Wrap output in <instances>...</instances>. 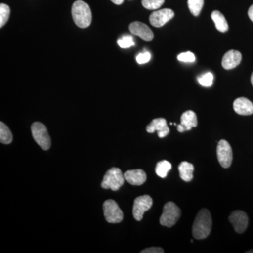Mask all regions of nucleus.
<instances>
[{"instance_id":"4be33fe9","label":"nucleus","mask_w":253,"mask_h":253,"mask_svg":"<svg viewBox=\"0 0 253 253\" xmlns=\"http://www.w3.org/2000/svg\"><path fill=\"white\" fill-rule=\"evenodd\" d=\"M10 8L7 4L1 3L0 4V28H2L9 20Z\"/></svg>"},{"instance_id":"a211bd4d","label":"nucleus","mask_w":253,"mask_h":253,"mask_svg":"<svg viewBox=\"0 0 253 253\" xmlns=\"http://www.w3.org/2000/svg\"><path fill=\"white\" fill-rule=\"evenodd\" d=\"M211 18L215 24V27L217 31L221 33H226L229 30V25L226 21L224 15L221 14L220 11H214L211 14Z\"/></svg>"},{"instance_id":"c85d7f7f","label":"nucleus","mask_w":253,"mask_h":253,"mask_svg":"<svg viewBox=\"0 0 253 253\" xmlns=\"http://www.w3.org/2000/svg\"><path fill=\"white\" fill-rule=\"evenodd\" d=\"M248 14H249L250 19H251V21H252L253 22V4L252 6H251V7L249 8Z\"/></svg>"},{"instance_id":"20e7f679","label":"nucleus","mask_w":253,"mask_h":253,"mask_svg":"<svg viewBox=\"0 0 253 253\" xmlns=\"http://www.w3.org/2000/svg\"><path fill=\"white\" fill-rule=\"evenodd\" d=\"M181 217V210L174 203L168 202L163 208L162 215L160 218V224L167 227H172Z\"/></svg>"},{"instance_id":"7c9ffc66","label":"nucleus","mask_w":253,"mask_h":253,"mask_svg":"<svg viewBox=\"0 0 253 253\" xmlns=\"http://www.w3.org/2000/svg\"><path fill=\"white\" fill-rule=\"evenodd\" d=\"M251 83H252V84L253 86V72L252 73V76H251Z\"/></svg>"},{"instance_id":"f3484780","label":"nucleus","mask_w":253,"mask_h":253,"mask_svg":"<svg viewBox=\"0 0 253 253\" xmlns=\"http://www.w3.org/2000/svg\"><path fill=\"white\" fill-rule=\"evenodd\" d=\"M178 169L179 171V175L183 181L189 182L192 180L194 178L193 173H194V167L191 163L183 161L179 164Z\"/></svg>"},{"instance_id":"f257e3e1","label":"nucleus","mask_w":253,"mask_h":253,"mask_svg":"<svg viewBox=\"0 0 253 253\" xmlns=\"http://www.w3.org/2000/svg\"><path fill=\"white\" fill-rule=\"evenodd\" d=\"M212 217L208 209L201 210L196 215L193 224L192 234L195 239H206L212 229Z\"/></svg>"},{"instance_id":"7ed1b4c3","label":"nucleus","mask_w":253,"mask_h":253,"mask_svg":"<svg viewBox=\"0 0 253 253\" xmlns=\"http://www.w3.org/2000/svg\"><path fill=\"white\" fill-rule=\"evenodd\" d=\"M125 176L121 169L112 168L106 173L101 182V187L105 189L118 191L124 184Z\"/></svg>"},{"instance_id":"412c9836","label":"nucleus","mask_w":253,"mask_h":253,"mask_svg":"<svg viewBox=\"0 0 253 253\" xmlns=\"http://www.w3.org/2000/svg\"><path fill=\"white\" fill-rule=\"evenodd\" d=\"M204 4V0H188L190 11L195 16H199Z\"/></svg>"},{"instance_id":"2eb2a0df","label":"nucleus","mask_w":253,"mask_h":253,"mask_svg":"<svg viewBox=\"0 0 253 253\" xmlns=\"http://www.w3.org/2000/svg\"><path fill=\"white\" fill-rule=\"evenodd\" d=\"M125 179L129 184L134 186H140L146 181V174L142 169H131L124 174Z\"/></svg>"},{"instance_id":"b1692460","label":"nucleus","mask_w":253,"mask_h":253,"mask_svg":"<svg viewBox=\"0 0 253 253\" xmlns=\"http://www.w3.org/2000/svg\"><path fill=\"white\" fill-rule=\"evenodd\" d=\"M117 43L120 47L123 48V49H127V48L134 46V44H135L132 36H128V35L127 36H123L122 38L118 39Z\"/></svg>"},{"instance_id":"0eeeda50","label":"nucleus","mask_w":253,"mask_h":253,"mask_svg":"<svg viewBox=\"0 0 253 253\" xmlns=\"http://www.w3.org/2000/svg\"><path fill=\"white\" fill-rule=\"evenodd\" d=\"M217 155L218 161L221 167H230L233 161V152L231 145L227 141L221 139L218 142Z\"/></svg>"},{"instance_id":"f03ea898","label":"nucleus","mask_w":253,"mask_h":253,"mask_svg":"<svg viewBox=\"0 0 253 253\" xmlns=\"http://www.w3.org/2000/svg\"><path fill=\"white\" fill-rule=\"evenodd\" d=\"M72 16L76 26L86 28L90 26L92 15L89 5L82 0H78L72 6Z\"/></svg>"},{"instance_id":"6e6552de","label":"nucleus","mask_w":253,"mask_h":253,"mask_svg":"<svg viewBox=\"0 0 253 253\" xmlns=\"http://www.w3.org/2000/svg\"><path fill=\"white\" fill-rule=\"evenodd\" d=\"M153 199L149 195L139 196L134 200L132 213L136 221H141L144 213L152 207Z\"/></svg>"},{"instance_id":"6ab92c4d","label":"nucleus","mask_w":253,"mask_h":253,"mask_svg":"<svg viewBox=\"0 0 253 253\" xmlns=\"http://www.w3.org/2000/svg\"><path fill=\"white\" fill-rule=\"evenodd\" d=\"M12 141L13 135L9 127L4 123H0V141L1 144H9Z\"/></svg>"},{"instance_id":"a878e982","label":"nucleus","mask_w":253,"mask_h":253,"mask_svg":"<svg viewBox=\"0 0 253 253\" xmlns=\"http://www.w3.org/2000/svg\"><path fill=\"white\" fill-rule=\"evenodd\" d=\"M177 59L181 62L193 63L196 61V56L191 51H187L178 55Z\"/></svg>"},{"instance_id":"423d86ee","label":"nucleus","mask_w":253,"mask_h":253,"mask_svg":"<svg viewBox=\"0 0 253 253\" xmlns=\"http://www.w3.org/2000/svg\"><path fill=\"white\" fill-rule=\"evenodd\" d=\"M106 220L111 224L121 222L123 220V212L117 203L112 199L106 200L103 205Z\"/></svg>"},{"instance_id":"4468645a","label":"nucleus","mask_w":253,"mask_h":253,"mask_svg":"<svg viewBox=\"0 0 253 253\" xmlns=\"http://www.w3.org/2000/svg\"><path fill=\"white\" fill-rule=\"evenodd\" d=\"M242 55L236 50H230L223 56L221 66L226 70H231L237 67L241 62Z\"/></svg>"},{"instance_id":"cd10ccee","label":"nucleus","mask_w":253,"mask_h":253,"mask_svg":"<svg viewBox=\"0 0 253 253\" xmlns=\"http://www.w3.org/2000/svg\"><path fill=\"white\" fill-rule=\"evenodd\" d=\"M141 253H163L164 251L161 248L151 247L141 251Z\"/></svg>"},{"instance_id":"c756f323","label":"nucleus","mask_w":253,"mask_h":253,"mask_svg":"<svg viewBox=\"0 0 253 253\" xmlns=\"http://www.w3.org/2000/svg\"><path fill=\"white\" fill-rule=\"evenodd\" d=\"M113 3H114L116 5H121L122 4L124 0H111Z\"/></svg>"},{"instance_id":"ddd939ff","label":"nucleus","mask_w":253,"mask_h":253,"mask_svg":"<svg viewBox=\"0 0 253 253\" xmlns=\"http://www.w3.org/2000/svg\"><path fill=\"white\" fill-rule=\"evenodd\" d=\"M146 131L149 133H154L158 131V136L160 138H164L169 133L167 121L164 118H160L154 119L149 126H146Z\"/></svg>"},{"instance_id":"f8f14e48","label":"nucleus","mask_w":253,"mask_h":253,"mask_svg":"<svg viewBox=\"0 0 253 253\" xmlns=\"http://www.w3.org/2000/svg\"><path fill=\"white\" fill-rule=\"evenodd\" d=\"M198 125L197 116L192 111H187L181 116V124L176 126L179 132L191 130L193 127H196Z\"/></svg>"},{"instance_id":"9b49d317","label":"nucleus","mask_w":253,"mask_h":253,"mask_svg":"<svg viewBox=\"0 0 253 253\" xmlns=\"http://www.w3.org/2000/svg\"><path fill=\"white\" fill-rule=\"evenodd\" d=\"M129 29L131 34L139 36L145 41H151L154 39V33L150 29L149 26L144 23L139 21L131 23L129 25Z\"/></svg>"},{"instance_id":"dca6fc26","label":"nucleus","mask_w":253,"mask_h":253,"mask_svg":"<svg viewBox=\"0 0 253 253\" xmlns=\"http://www.w3.org/2000/svg\"><path fill=\"white\" fill-rule=\"evenodd\" d=\"M234 109L241 116H250L253 113V104L246 98H238L234 101Z\"/></svg>"},{"instance_id":"bb28decb","label":"nucleus","mask_w":253,"mask_h":253,"mask_svg":"<svg viewBox=\"0 0 253 253\" xmlns=\"http://www.w3.org/2000/svg\"><path fill=\"white\" fill-rule=\"evenodd\" d=\"M151 58V55L149 51H145L136 56V61L139 64H144V63L149 62Z\"/></svg>"},{"instance_id":"aec40b11","label":"nucleus","mask_w":253,"mask_h":253,"mask_svg":"<svg viewBox=\"0 0 253 253\" xmlns=\"http://www.w3.org/2000/svg\"><path fill=\"white\" fill-rule=\"evenodd\" d=\"M172 169V164L168 161H161L156 166V173L158 176L165 178L167 176L168 172Z\"/></svg>"},{"instance_id":"9d476101","label":"nucleus","mask_w":253,"mask_h":253,"mask_svg":"<svg viewBox=\"0 0 253 253\" xmlns=\"http://www.w3.org/2000/svg\"><path fill=\"white\" fill-rule=\"evenodd\" d=\"M174 13L172 9H163L154 11L150 15L149 21L153 26L161 28L174 17Z\"/></svg>"},{"instance_id":"5701e85b","label":"nucleus","mask_w":253,"mask_h":253,"mask_svg":"<svg viewBox=\"0 0 253 253\" xmlns=\"http://www.w3.org/2000/svg\"><path fill=\"white\" fill-rule=\"evenodd\" d=\"M165 0H142L143 6L149 10H156L159 9L163 4Z\"/></svg>"},{"instance_id":"1a4fd4ad","label":"nucleus","mask_w":253,"mask_h":253,"mask_svg":"<svg viewBox=\"0 0 253 253\" xmlns=\"http://www.w3.org/2000/svg\"><path fill=\"white\" fill-rule=\"evenodd\" d=\"M229 219L238 234H243L249 225V217L244 211H234L229 216Z\"/></svg>"},{"instance_id":"39448f33","label":"nucleus","mask_w":253,"mask_h":253,"mask_svg":"<svg viewBox=\"0 0 253 253\" xmlns=\"http://www.w3.org/2000/svg\"><path fill=\"white\" fill-rule=\"evenodd\" d=\"M31 131L37 144L44 151L49 150L51 146V139L46 126L41 123H34L31 126Z\"/></svg>"},{"instance_id":"2f4dec72","label":"nucleus","mask_w":253,"mask_h":253,"mask_svg":"<svg viewBox=\"0 0 253 253\" xmlns=\"http://www.w3.org/2000/svg\"><path fill=\"white\" fill-rule=\"evenodd\" d=\"M246 253H253V250H252V251H248V252H246Z\"/></svg>"},{"instance_id":"393cba45","label":"nucleus","mask_w":253,"mask_h":253,"mask_svg":"<svg viewBox=\"0 0 253 253\" xmlns=\"http://www.w3.org/2000/svg\"><path fill=\"white\" fill-rule=\"evenodd\" d=\"M197 80L200 84L205 86V87H209V86H212L213 84L212 73L210 72L205 73L202 76H199Z\"/></svg>"}]
</instances>
